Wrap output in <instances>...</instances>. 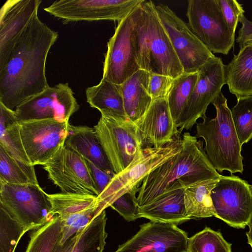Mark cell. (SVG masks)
<instances>
[{
  "label": "cell",
  "mask_w": 252,
  "mask_h": 252,
  "mask_svg": "<svg viewBox=\"0 0 252 252\" xmlns=\"http://www.w3.org/2000/svg\"><path fill=\"white\" fill-rule=\"evenodd\" d=\"M123 218L128 221H134L139 218L138 205L136 193H125L115 200L110 206Z\"/></svg>",
  "instance_id": "d590c367"
},
{
  "label": "cell",
  "mask_w": 252,
  "mask_h": 252,
  "mask_svg": "<svg viewBox=\"0 0 252 252\" xmlns=\"http://www.w3.org/2000/svg\"><path fill=\"white\" fill-rule=\"evenodd\" d=\"M222 234L208 227L189 238L187 252H232Z\"/></svg>",
  "instance_id": "1f68e13d"
},
{
  "label": "cell",
  "mask_w": 252,
  "mask_h": 252,
  "mask_svg": "<svg viewBox=\"0 0 252 252\" xmlns=\"http://www.w3.org/2000/svg\"><path fill=\"white\" fill-rule=\"evenodd\" d=\"M224 67L221 59L214 56L199 69L195 86L176 124L180 130L191 129L197 119L205 116L208 105L226 84Z\"/></svg>",
  "instance_id": "4fadbf2b"
},
{
  "label": "cell",
  "mask_w": 252,
  "mask_h": 252,
  "mask_svg": "<svg viewBox=\"0 0 252 252\" xmlns=\"http://www.w3.org/2000/svg\"><path fill=\"white\" fill-rule=\"evenodd\" d=\"M53 216L58 215L62 221L59 242L62 245L84 229L98 214L97 196L78 193L47 194Z\"/></svg>",
  "instance_id": "e0dca14e"
},
{
  "label": "cell",
  "mask_w": 252,
  "mask_h": 252,
  "mask_svg": "<svg viewBox=\"0 0 252 252\" xmlns=\"http://www.w3.org/2000/svg\"><path fill=\"white\" fill-rule=\"evenodd\" d=\"M140 4L118 22L114 34L107 42L102 78L104 80L121 85L140 69L132 41V31Z\"/></svg>",
  "instance_id": "7c38bea8"
},
{
  "label": "cell",
  "mask_w": 252,
  "mask_h": 252,
  "mask_svg": "<svg viewBox=\"0 0 252 252\" xmlns=\"http://www.w3.org/2000/svg\"><path fill=\"white\" fill-rule=\"evenodd\" d=\"M65 145L102 170L111 174H116L94 128L86 126L70 125Z\"/></svg>",
  "instance_id": "7402d4cb"
},
{
  "label": "cell",
  "mask_w": 252,
  "mask_h": 252,
  "mask_svg": "<svg viewBox=\"0 0 252 252\" xmlns=\"http://www.w3.org/2000/svg\"><path fill=\"white\" fill-rule=\"evenodd\" d=\"M149 79L150 73L140 69L121 84L126 114L132 122L140 118L153 102Z\"/></svg>",
  "instance_id": "cb8c5ba5"
},
{
  "label": "cell",
  "mask_w": 252,
  "mask_h": 252,
  "mask_svg": "<svg viewBox=\"0 0 252 252\" xmlns=\"http://www.w3.org/2000/svg\"><path fill=\"white\" fill-rule=\"evenodd\" d=\"M240 22L242 23V27L239 31L236 42L241 49L247 45L252 44V22L244 15Z\"/></svg>",
  "instance_id": "f35d334b"
},
{
  "label": "cell",
  "mask_w": 252,
  "mask_h": 252,
  "mask_svg": "<svg viewBox=\"0 0 252 252\" xmlns=\"http://www.w3.org/2000/svg\"><path fill=\"white\" fill-rule=\"evenodd\" d=\"M19 122L25 150L33 166L44 165L64 146L70 125L54 119Z\"/></svg>",
  "instance_id": "8fae6325"
},
{
  "label": "cell",
  "mask_w": 252,
  "mask_h": 252,
  "mask_svg": "<svg viewBox=\"0 0 252 252\" xmlns=\"http://www.w3.org/2000/svg\"><path fill=\"white\" fill-rule=\"evenodd\" d=\"M43 168L62 192L99 195L87 160L65 144Z\"/></svg>",
  "instance_id": "9a60e30c"
},
{
  "label": "cell",
  "mask_w": 252,
  "mask_h": 252,
  "mask_svg": "<svg viewBox=\"0 0 252 252\" xmlns=\"http://www.w3.org/2000/svg\"><path fill=\"white\" fill-rule=\"evenodd\" d=\"M220 10L229 30L235 34L238 23L244 15L242 5L236 0H217Z\"/></svg>",
  "instance_id": "e575fe53"
},
{
  "label": "cell",
  "mask_w": 252,
  "mask_h": 252,
  "mask_svg": "<svg viewBox=\"0 0 252 252\" xmlns=\"http://www.w3.org/2000/svg\"><path fill=\"white\" fill-rule=\"evenodd\" d=\"M230 111L238 137L242 145L252 138V95L238 98L236 104Z\"/></svg>",
  "instance_id": "d6a6232c"
},
{
  "label": "cell",
  "mask_w": 252,
  "mask_h": 252,
  "mask_svg": "<svg viewBox=\"0 0 252 252\" xmlns=\"http://www.w3.org/2000/svg\"><path fill=\"white\" fill-rule=\"evenodd\" d=\"M26 229L0 205V252H14Z\"/></svg>",
  "instance_id": "836d02e7"
},
{
  "label": "cell",
  "mask_w": 252,
  "mask_h": 252,
  "mask_svg": "<svg viewBox=\"0 0 252 252\" xmlns=\"http://www.w3.org/2000/svg\"><path fill=\"white\" fill-rule=\"evenodd\" d=\"M41 0H8L0 11V70L38 10Z\"/></svg>",
  "instance_id": "d6986e66"
},
{
  "label": "cell",
  "mask_w": 252,
  "mask_h": 252,
  "mask_svg": "<svg viewBox=\"0 0 252 252\" xmlns=\"http://www.w3.org/2000/svg\"><path fill=\"white\" fill-rule=\"evenodd\" d=\"M0 205L27 231L39 228L55 217L39 185L0 184Z\"/></svg>",
  "instance_id": "8992f818"
},
{
  "label": "cell",
  "mask_w": 252,
  "mask_h": 252,
  "mask_svg": "<svg viewBox=\"0 0 252 252\" xmlns=\"http://www.w3.org/2000/svg\"><path fill=\"white\" fill-rule=\"evenodd\" d=\"M105 210L94 217L82 230L63 244H56L51 252H103L108 234Z\"/></svg>",
  "instance_id": "603a6c76"
},
{
  "label": "cell",
  "mask_w": 252,
  "mask_h": 252,
  "mask_svg": "<svg viewBox=\"0 0 252 252\" xmlns=\"http://www.w3.org/2000/svg\"><path fill=\"white\" fill-rule=\"evenodd\" d=\"M59 37L39 18H33L0 70V102L15 110L49 87L45 75L48 53Z\"/></svg>",
  "instance_id": "6da1fadb"
},
{
  "label": "cell",
  "mask_w": 252,
  "mask_h": 252,
  "mask_svg": "<svg viewBox=\"0 0 252 252\" xmlns=\"http://www.w3.org/2000/svg\"><path fill=\"white\" fill-rule=\"evenodd\" d=\"M188 239L176 224L150 221L116 252H187Z\"/></svg>",
  "instance_id": "ac0fdd59"
},
{
  "label": "cell",
  "mask_w": 252,
  "mask_h": 252,
  "mask_svg": "<svg viewBox=\"0 0 252 252\" xmlns=\"http://www.w3.org/2000/svg\"><path fill=\"white\" fill-rule=\"evenodd\" d=\"M174 79L163 75L150 73L149 91L153 101L166 99Z\"/></svg>",
  "instance_id": "8d00e7d4"
},
{
  "label": "cell",
  "mask_w": 252,
  "mask_h": 252,
  "mask_svg": "<svg viewBox=\"0 0 252 252\" xmlns=\"http://www.w3.org/2000/svg\"><path fill=\"white\" fill-rule=\"evenodd\" d=\"M248 226L249 227V230L246 232V235L247 236L248 243L252 248V216L250 222Z\"/></svg>",
  "instance_id": "ab89813d"
},
{
  "label": "cell",
  "mask_w": 252,
  "mask_h": 252,
  "mask_svg": "<svg viewBox=\"0 0 252 252\" xmlns=\"http://www.w3.org/2000/svg\"></svg>",
  "instance_id": "60d3db41"
},
{
  "label": "cell",
  "mask_w": 252,
  "mask_h": 252,
  "mask_svg": "<svg viewBox=\"0 0 252 252\" xmlns=\"http://www.w3.org/2000/svg\"><path fill=\"white\" fill-rule=\"evenodd\" d=\"M180 131L173 140L156 148L147 146L140 149L130 164L116 174L105 189L98 196L100 214L121 195L137 193L144 179L153 170L178 154L182 149Z\"/></svg>",
  "instance_id": "5b68a950"
},
{
  "label": "cell",
  "mask_w": 252,
  "mask_h": 252,
  "mask_svg": "<svg viewBox=\"0 0 252 252\" xmlns=\"http://www.w3.org/2000/svg\"><path fill=\"white\" fill-rule=\"evenodd\" d=\"M87 161L91 169L99 195L107 187L115 175L108 173L97 167L91 162L88 160Z\"/></svg>",
  "instance_id": "74e56055"
},
{
  "label": "cell",
  "mask_w": 252,
  "mask_h": 252,
  "mask_svg": "<svg viewBox=\"0 0 252 252\" xmlns=\"http://www.w3.org/2000/svg\"><path fill=\"white\" fill-rule=\"evenodd\" d=\"M186 15L188 26L213 54L227 55L235 41V34L226 25L217 0H189Z\"/></svg>",
  "instance_id": "ba28073f"
},
{
  "label": "cell",
  "mask_w": 252,
  "mask_h": 252,
  "mask_svg": "<svg viewBox=\"0 0 252 252\" xmlns=\"http://www.w3.org/2000/svg\"><path fill=\"white\" fill-rule=\"evenodd\" d=\"M226 84L237 99L252 95V44L240 49L225 65Z\"/></svg>",
  "instance_id": "d4e9b609"
},
{
  "label": "cell",
  "mask_w": 252,
  "mask_h": 252,
  "mask_svg": "<svg viewBox=\"0 0 252 252\" xmlns=\"http://www.w3.org/2000/svg\"><path fill=\"white\" fill-rule=\"evenodd\" d=\"M202 141L186 132L182 135V149L143 180L136 197L138 207L149 204L163 193L207 180H219L203 148Z\"/></svg>",
  "instance_id": "7a4b0ae2"
},
{
  "label": "cell",
  "mask_w": 252,
  "mask_h": 252,
  "mask_svg": "<svg viewBox=\"0 0 252 252\" xmlns=\"http://www.w3.org/2000/svg\"><path fill=\"white\" fill-rule=\"evenodd\" d=\"M133 123L142 147H162L181 131L172 119L166 99L153 100L145 113Z\"/></svg>",
  "instance_id": "ffe728a7"
},
{
  "label": "cell",
  "mask_w": 252,
  "mask_h": 252,
  "mask_svg": "<svg viewBox=\"0 0 252 252\" xmlns=\"http://www.w3.org/2000/svg\"><path fill=\"white\" fill-rule=\"evenodd\" d=\"M0 184L39 185L34 166L15 159L0 145Z\"/></svg>",
  "instance_id": "f1b7e54d"
},
{
  "label": "cell",
  "mask_w": 252,
  "mask_h": 252,
  "mask_svg": "<svg viewBox=\"0 0 252 252\" xmlns=\"http://www.w3.org/2000/svg\"><path fill=\"white\" fill-rule=\"evenodd\" d=\"M211 196L218 219L235 228L248 225L252 216V188L246 181L232 174L221 175Z\"/></svg>",
  "instance_id": "9c48e42d"
},
{
  "label": "cell",
  "mask_w": 252,
  "mask_h": 252,
  "mask_svg": "<svg viewBox=\"0 0 252 252\" xmlns=\"http://www.w3.org/2000/svg\"><path fill=\"white\" fill-rule=\"evenodd\" d=\"M61 231V220L56 215L52 220L30 235L25 252H51L54 246L59 242Z\"/></svg>",
  "instance_id": "4dcf8cb0"
},
{
  "label": "cell",
  "mask_w": 252,
  "mask_h": 252,
  "mask_svg": "<svg viewBox=\"0 0 252 252\" xmlns=\"http://www.w3.org/2000/svg\"><path fill=\"white\" fill-rule=\"evenodd\" d=\"M156 9L184 73L198 72L210 58L215 56L168 5L159 3L156 5Z\"/></svg>",
  "instance_id": "30bf717a"
},
{
  "label": "cell",
  "mask_w": 252,
  "mask_h": 252,
  "mask_svg": "<svg viewBox=\"0 0 252 252\" xmlns=\"http://www.w3.org/2000/svg\"><path fill=\"white\" fill-rule=\"evenodd\" d=\"M0 145L15 159L32 165L25 150L14 110L0 102Z\"/></svg>",
  "instance_id": "4316f807"
},
{
  "label": "cell",
  "mask_w": 252,
  "mask_h": 252,
  "mask_svg": "<svg viewBox=\"0 0 252 252\" xmlns=\"http://www.w3.org/2000/svg\"><path fill=\"white\" fill-rule=\"evenodd\" d=\"M86 96L90 106L101 114L127 118L121 85L102 78L98 84L87 88Z\"/></svg>",
  "instance_id": "484cf974"
},
{
  "label": "cell",
  "mask_w": 252,
  "mask_h": 252,
  "mask_svg": "<svg viewBox=\"0 0 252 252\" xmlns=\"http://www.w3.org/2000/svg\"><path fill=\"white\" fill-rule=\"evenodd\" d=\"M94 128L115 174L126 169L143 148L133 122L126 117L101 114Z\"/></svg>",
  "instance_id": "52a82bcc"
},
{
  "label": "cell",
  "mask_w": 252,
  "mask_h": 252,
  "mask_svg": "<svg viewBox=\"0 0 252 252\" xmlns=\"http://www.w3.org/2000/svg\"><path fill=\"white\" fill-rule=\"evenodd\" d=\"M68 83L49 86L19 105L15 109L18 122L54 119L68 122L79 109Z\"/></svg>",
  "instance_id": "2e32d148"
},
{
  "label": "cell",
  "mask_w": 252,
  "mask_h": 252,
  "mask_svg": "<svg viewBox=\"0 0 252 252\" xmlns=\"http://www.w3.org/2000/svg\"><path fill=\"white\" fill-rule=\"evenodd\" d=\"M218 181L217 179L207 180L195 183L185 189V208L187 214L190 219L211 217L218 218L211 193Z\"/></svg>",
  "instance_id": "83f0119b"
},
{
  "label": "cell",
  "mask_w": 252,
  "mask_h": 252,
  "mask_svg": "<svg viewBox=\"0 0 252 252\" xmlns=\"http://www.w3.org/2000/svg\"><path fill=\"white\" fill-rule=\"evenodd\" d=\"M212 103L216 108V116L213 119L204 116L203 122L196 124L195 136L205 141V151L217 171L242 173V145L227 99L220 92Z\"/></svg>",
  "instance_id": "277c9868"
},
{
  "label": "cell",
  "mask_w": 252,
  "mask_h": 252,
  "mask_svg": "<svg viewBox=\"0 0 252 252\" xmlns=\"http://www.w3.org/2000/svg\"><path fill=\"white\" fill-rule=\"evenodd\" d=\"M198 77V71L185 73L175 78L167 97L169 110L176 123L192 93Z\"/></svg>",
  "instance_id": "f546056e"
},
{
  "label": "cell",
  "mask_w": 252,
  "mask_h": 252,
  "mask_svg": "<svg viewBox=\"0 0 252 252\" xmlns=\"http://www.w3.org/2000/svg\"><path fill=\"white\" fill-rule=\"evenodd\" d=\"M133 48L140 69L175 79L183 72L169 36L151 1L140 4L132 31Z\"/></svg>",
  "instance_id": "3957f363"
},
{
  "label": "cell",
  "mask_w": 252,
  "mask_h": 252,
  "mask_svg": "<svg viewBox=\"0 0 252 252\" xmlns=\"http://www.w3.org/2000/svg\"><path fill=\"white\" fill-rule=\"evenodd\" d=\"M185 188L166 192L153 202L138 207L139 218L152 221L180 224L190 219L187 214L184 201Z\"/></svg>",
  "instance_id": "44dd1931"
},
{
  "label": "cell",
  "mask_w": 252,
  "mask_h": 252,
  "mask_svg": "<svg viewBox=\"0 0 252 252\" xmlns=\"http://www.w3.org/2000/svg\"><path fill=\"white\" fill-rule=\"evenodd\" d=\"M144 0H60L44 10L63 24L81 21L120 22Z\"/></svg>",
  "instance_id": "5bb4252c"
}]
</instances>
